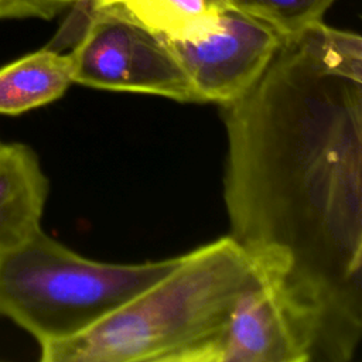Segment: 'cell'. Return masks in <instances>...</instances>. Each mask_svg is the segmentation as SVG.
Wrapping results in <instances>:
<instances>
[{"mask_svg": "<svg viewBox=\"0 0 362 362\" xmlns=\"http://www.w3.org/2000/svg\"><path fill=\"white\" fill-rule=\"evenodd\" d=\"M284 35L266 21L225 6L198 34L167 40L201 103L222 107L259 81Z\"/></svg>", "mask_w": 362, "mask_h": 362, "instance_id": "5", "label": "cell"}, {"mask_svg": "<svg viewBox=\"0 0 362 362\" xmlns=\"http://www.w3.org/2000/svg\"><path fill=\"white\" fill-rule=\"evenodd\" d=\"M72 82L68 54L45 47L0 68V115L18 116L59 99Z\"/></svg>", "mask_w": 362, "mask_h": 362, "instance_id": "8", "label": "cell"}, {"mask_svg": "<svg viewBox=\"0 0 362 362\" xmlns=\"http://www.w3.org/2000/svg\"><path fill=\"white\" fill-rule=\"evenodd\" d=\"M188 362H308L281 308L259 281L236 301L225 327Z\"/></svg>", "mask_w": 362, "mask_h": 362, "instance_id": "6", "label": "cell"}, {"mask_svg": "<svg viewBox=\"0 0 362 362\" xmlns=\"http://www.w3.org/2000/svg\"><path fill=\"white\" fill-rule=\"evenodd\" d=\"M335 0H223L229 7L245 11L273 25L283 35L321 21Z\"/></svg>", "mask_w": 362, "mask_h": 362, "instance_id": "10", "label": "cell"}, {"mask_svg": "<svg viewBox=\"0 0 362 362\" xmlns=\"http://www.w3.org/2000/svg\"><path fill=\"white\" fill-rule=\"evenodd\" d=\"M119 7L168 40L201 33L226 6L223 0H90L89 7Z\"/></svg>", "mask_w": 362, "mask_h": 362, "instance_id": "9", "label": "cell"}, {"mask_svg": "<svg viewBox=\"0 0 362 362\" xmlns=\"http://www.w3.org/2000/svg\"><path fill=\"white\" fill-rule=\"evenodd\" d=\"M181 259L96 262L40 229L0 255V315L33 335L38 345L69 338L164 277Z\"/></svg>", "mask_w": 362, "mask_h": 362, "instance_id": "3", "label": "cell"}, {"mask_svg": "<svg viewBox=\"0 0 362 362\" xmlns=\"http://www.w3.org/2000/svg\"><path fill=\"white\" fill-rule=\"evenodd\" d=\"M230 238L308 362H349L362 338V38L322 20L284 35L223 106Z\"/></svg>", "mask_w": 362, "mask_h": 362, "instance_id": "1", "label": "cell"}, {"mask_svg": "<svg viewBox=\"0 0 362 362\" xmlns=\"http://www.w3.org/2000/svg\"><path fill=\"white\" fill-rule=\"evenodd\" d=\"M260 281L249 256L223 236L182 255L164 277L83 332L40 345L42 362H188Z\"/></svg>", "mask_w": 362, "mask_h": 362, "instance_id": "2", "label": "cell"}, {"mask_svg": "<svg viewBox=\"0 0 362 362\" xmlns=\"http://www.w3.org/2000/svg\"><path fill=\"white\" fill-rule=\"evenodd\" d=\"M48 192L37 153L23 143L0 141V255L41 229Z\"/></svg>", "mask_w": 362, "mask_h": 362, "instance_id": "7", "label": "cell"}, {"mask_svg": "<svg viewBox=\"0 0 362 362\" xmlns=\"http://www.w3.org/2000/svg\"><path fill=\"white\" fill-rule=\"evenodd\" d=\"M89 3L90 0H0V20H52L69 7Z\"/></svg>", "mask_w": 362, "mask_h": 362, "instance_id": "11", "label": "cell"}, {"mask_svg": "<svg viewBox=\"0 0 362 362\" xmlns=\"http://www.w3.org/2000/svg\"><path fill=\"white\" fill-rule=\"evenodd\" d=\"M69 57L74 83L201 103L165 37L119 7H89Z\"/></svg>", "mask_w": 362, "mask_h": 362, "instance_id": "4", "label": "cell"}]
</instances>
